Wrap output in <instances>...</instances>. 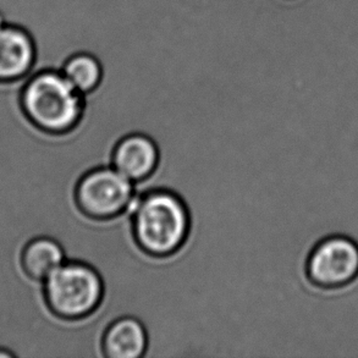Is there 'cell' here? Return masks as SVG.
Masks as SVG:
<instances>
[{
	"mask_svg": "<svg viewBox=\"0 0 358 358\" xmlns=\"http://www.w3.org/2000/svg\"><path fill=\"white\" fill-rule=\"evenodd\" d=\"M19 101L26 117L52 135L73 131L85 109V96L55 69L31 73L20 87Z\"/></svg>",
	"mask_w": 358,
	"mask_h": 358,
	"instance_id": "6da1fadb",
	"label": "cell"
},
{
	"mask_svg": "<svg viewBox=\"0 0 358 358\" xmlns=\"http://www.w3.org/2000/svg\"><path fill=\"white\" fill-rule=\"evenodd\" d=\"M131 217L136 241L152 256H171L181 250L189 238V209L184 201L169 189H150L140 194Z\"/></svg>",
	"mask_w": 358,
	"mask_h": 358,
	"instance_id": "7a4b0ae2",
	"label": "cell"
},
{
	"mask_svg": "<svg viewBox=\"0 0 358 358\" xmlns=\"http://www.w3.org/2000/svg\"><path fill=\"white\" fill-rule=\"evenodd\" d=\"M42 285L49 310L64 320H83L93 315L104 295L102 276L83 262H64Z\"/></svg>",
	"mask_w": 358,
	"mask_h": 358,
	"instance_id": "3957f363",
	"label": "cell"
},
{
	"mask_svg": "<svg viewBox=\"0 0 358 358\" xmlns=\"http://www.w3.org/2000/svg\"><path fill=\"white\" fill-rule=\"evenodd\" d=\"M306 276L324 294L350 289L358 280V241L346 234H329L312 247Z\"/></svg>",
	"mask_w": 358,
	"mask_h": 358,
	"instance_id": "277c9868",
	"label": "cell"
},
{
	"mask_svg": "<svg viewBox=\"0 0 358 358\" xmlns=\"http://www.w3.org/2000/svg\"><path fill=\"white\" fill-rule=\"evenodd\" d=\"M136 184L113 165L83 175L76 187V201L83 213L97 220L117 218L135 206Z\"/></svg>",
	"mask_w": 358,
	"mask_h": 358,
	"instance_id": "5b68a950",
	"label": "cell"
},
{
	"mask_svg": "<svg viewBox=\"0 0 358 358\" xmlns=\"http://www.w3.org/2000/svg\"><path fill=\"white\" fill-rule=\"evenodd\" d=\"M37 64V45L29 29L15 22L0 26V85L24 83Z\"/></svg>",
	"mask_w": 358,
	"mask_h": 358,
	"instance_id": "8992f818",
	"label": "cell"
},
{
	"mask_svg": "<svg viewBox=\"0 0 358 358\" xmlns=\"http://www.w3.org/2000/svg\"><path fill=\"white\" fill-rule=\"evenodd\" d=\"M158 145L150 136L132 134L117 143L113 155V166L135 184L155 174L159 164Z\"/></svg>",
	"mask_w": 358,
	"mask_h": 358,
	"instance_id": "52a82bcc",
	"label": "cell"
},
{
	"mask_svg": "<svg viewBox=\"0 0 358 358\" xmlns=\"http://www.w3.org/2000/svg\"><path fill=\"white\" fill-rule=\"evenodd\" d=\"M102 346L106 358H145L148 334L141 320L125 315L108 327Z\"/></svg>",
	"mask_w": 358,
	"mask_h": 358,
	"instance_id": "ba28073f",
	"label": "cell"
},
{
	"mask_svg": "<svg viewBox=\"0 0 358 358\" xmlns=\"http://www.w3.org/2000/svg\"><path fill=\"white\" fill-rule=\"evenodd\" d=\"M68 261L62 243L50 236H37L24 245L20 266L29 280L43 282L55 269Z\"/></svg>",
	"mask_w": 358,
	"mask_h": 358,
	"instance_id": "9c48e42d",
	"label": "cell"
},
{
	"mask_svg": "<svg viewBox=\"0 0 358 358\" xmlns=\"http://www.w3.org/2000/svg\"><path fill=\"white\" fill-rule=\"evenodd\" d=\"M62 73L83 96L92 93L102 83V64L94 54L88 52L71 55L64 64Z\"/></svg>",
	"mask_w": 358,
	"mask_h": 358,
	"instance_id": "30bf717a",
	"label": "cell"
},
{
	"mask_svg": "<svg viewBox=\"0 0 358 358\" xmlns=\"http://www.w3.org/2000/svg\"><path fill=\"white\" fill-rule=\"evenodd\" d=\"M8 21H9V20L6 17V15H5L4 11L0 9V26H1V24H4L5 22H8Z\"/></svg>",
	"mask_w": 358,
	"mask_h": 358,
	"instance_id": "8fae6325",
	"label": "cell"
}]
</instances>
